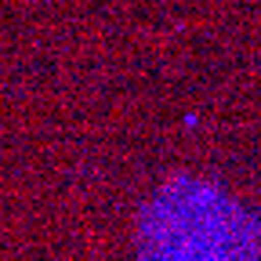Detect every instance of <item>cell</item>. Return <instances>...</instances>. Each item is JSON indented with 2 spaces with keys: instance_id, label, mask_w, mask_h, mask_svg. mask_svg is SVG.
I'll return each instance as SVG.
<instances>
[{
  "instance_id": "obj_1",
  "label": "cell",
  "mask_w": 261,
  "mask_h": 261,
  "mask_svg": "<svg viewBox=\"0 0 261 261\" xmlns=\"http://www.w3.org/2000/svg\"><path fill=\"white\" fill-rule=\"evenodd\" d=\"M142 261H261L257 221L214 181L174 178L138 214Z\"/></svg>"
}]
</instances>
